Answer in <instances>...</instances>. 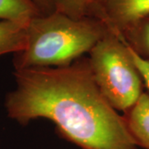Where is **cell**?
<instances>
[{"label": "cell", "instance_id": "6da1fadb", "mask_svg": "<svg viewBox=\"0 0 149 149\" xmlns=\"http://www.w3.org/2000/svg\"><path fill=\"white\" fill-rule=\"evenodd\" d=\"M16 88L5 97L11 119L27 125L39 118L56 124L82 149H137L124 118L96 84L89 57L68 65L15 70Z\"/></svg>", "mask_w": 149, "mask_h": 149}, {"label": "cell", "instance_id": "7a4b0ae2", "mask_svg": "<svg viewBox=\"0 0 149 149\" xmlns=\"http://www.w3.org/2000/svg\"><path fill=\"white\" fill-rule=\"evenodd\" d=\"M108 30L92 17L76 18L59 11L35 17L27 25L25 47L13 54L14 69L70 65L89 53Z\"/></svg>", "mask_w": 149, "mask_h": 149}, {"label": "cell", "instance_id": "3957f363", "mask_svg": "<svg viewBox=\"0 0 149 149\" xmlns=\"http://www.w3.org/2000/svg\"><path fill=\"white\" fill-rule=\"evenodd\" d=\"M96 84L115 110L127 112L143 94V79L122 37L108 30L89 52Z\"/></svg>", "mask_w": 149, "mask_h": 149}, {"label": "cell", "instance_id": "277c9868", "mask_svg": "<svg viewBox=\"0 0 149 149\" xmlns=\"http://www.w3.org/2000/svg\"><path fill=\"white\" fill-rule=\"evenodd\" d=\"M85 16L101 21L109 30L120 35L149 17V0H87Z\"/></svg>", "mask_w": 149, "mask_h": 149}, {"label": "cell", "instance_id": "5b68a950", "mask_svg": "<svg viewBox=\"0 0 149 149\" xmlns=\"http://www.w3.org/2000/svg\"><path fill=\"white\" fill-rule=\"evenodd\" d=\"M123 116L136 145L149 149L148 92H143L137 103Z\"/></svg>", "mask_w": 149, "mask_h": 149}, {"label": "cell", "instance_id": "8992f818", "mask_svg": "<svg viewBox=\"0 0 149 149\" xmlns=\"http://www.w3.org/2000/svg\"><path fill=\"white\" fill-rule=\"evenodd\" d=\"M29 22L0 21V56L15 54L24 49Z\"/></svg>", "mask_w": 149, "mask_h": 149}, {"label": "cell", "instance_id": "52a82bcc", "mask_svg": "<svg viewBox=\"0 0 149 149\" xmlns=\"http://www.w3.org/2000/svg\"><path fill=\"white\" fill-rule=\"evenodd\" d=\"M40 15L32 0H0V21L29 22Z\"/></svg>", "mask_w": 149, "mask_h": 149}, {"label": "cell", "instance_id": "ba28073f", "mask_svg": "<svg viewBox=\"0 0 149 149\" xmlns=\"http://www.w3.org/2000/svg\"><path fill=\"white\" fill-rule=\"evenodd\" d=\"M134 52L149 61V17L119 35Z\"/></svg>", "mask_w": 149, "mask_h": 149}, {"label": "cell", "instance_id": "9c48e42d", "mask_svg": "<svg viewBox=\"0 0 149 149\" xmlns=\"http://www.w3.org/2000/svg\"><path fill=\"white\" fill-rule=\"evenodd\" d=\"M130 50H131V54H132L133 61L141 73V75L143 79L145 87L147 88L148 92L149 93V61L139 56V55L136 52H134L131 48H130Z\"/></svg>", "mask_w": 149, "mask_h": 149}, {"label": "cell", "instance_id": "30bf717a", "mask_svg": "<svg viewBox=\"0 0 149 149\" xmlns=\"http://www.w3.org/2000/svg\"><path fill=\"white\" fill-rule=\"evenodd\" d=\"M42 15L52 13L56 10V0H32Z\"/></svg>", "mask_w": 149, "mask_h": 149}, {"label": "cell", "instance_id": "8fae6325", "mask_svg": "<svg viewBox=\"0 0 149 149\" xmlns=\"http://www.w3.org/2000/svg\"><path fill=\"white\" fill-rule=\"evenodd\" d=\"M74 2H75L76 3H79V4H84L86 3L87 0H73Z\"/></svg>", "mask_w": 149, "mask_h": 149}]
</instances>
